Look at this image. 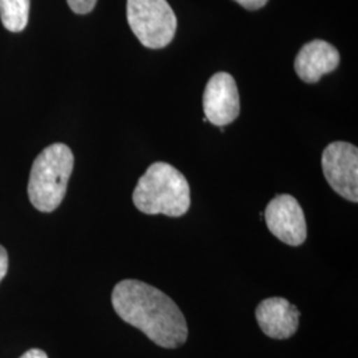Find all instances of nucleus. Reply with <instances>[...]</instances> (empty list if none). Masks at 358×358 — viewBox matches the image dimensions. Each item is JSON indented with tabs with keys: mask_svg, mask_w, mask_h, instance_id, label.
Listing matches in <instances>:
<instances>
[{
	"mask_svg": "<svg viewBox=\"0 0 358 358\" xmlns=\"http://www.w3.org/2000/svg\"><path fill=\"white\" fill-rule=\"evenodd\" d=\"M236 3H239L245 10L250 11H255L259 8H263L268 0H235Z\"/></svg>",
	"mask_w": 358,
	"mask_h": 358,
	"instance_id": "f8f14e48",
	"label": "nucleus"
},
{
	"mask_svg": "<svg viewBox=\"0 0 358 358\" xmlns=\"http://www.w3.org/2000/svg\"><path fill=\"white\" fill-rule=\"evenodd\" d=\"M206 120L217 127H226L234 122L241 112L239 92L234 77L219 72L211 77L203 93Z\"/></svg>",
	"mask_w": 358,
	"mask_h": 358,
	"instance_id": "0eeeda50",
	"label": "nucleus"
},
{
	"mask_svg": "<svg viewBox=\"0 0 358 358\" xmlns=\"http://www.w3.org/2000/svg\"><path fill=\"white\" fill-rule=\"evenodd\" d=\"M31 0H0V19L6 29L22 32L29 17Z\"/></svg>",
	"mask_w": 358,
	"mask_h": 358,
	"instance_id": "9d476101",
	"label": "nucleus"
},
{
	"mask_svg": "<svg viewBox=\"0 0 358 358\" xmlns=\"http://www.w3.org/2000/svg\"><path fill=\"white\" fill-rule=\"evenodd\" d=\"M75 158L64 143H52L38 154L31 169L28 196L41 213H52L64 199Z\"/></svg>",
	"mask_w": 358,
	"mask_h": 358,
	"instance_id": "7ed1b4c3",
	"label": "nucleus"
},
{
	"mask_svg": "<svg viewBox=\"0 0 358 358\" xmlns=\"http://www.w3.org/2000/svg\"><path fill=\"white\" fill-rule=\"evenodd\" d=\"M69 8L77 15H87L92 13L97 0H66Z\"/></svg>",
	"mask_w": 358,
	"mask_h": 358,
	"instance_id": "9b49d317",
	"label": "nucleus"
},
{
	"mask_svg": "<svg viewBox=\"0 0 358 358\" xmlns=\"http://www.w3.org/2000/svg\"><path fill=\"white\" fill-rule=\"evenodd\" d=\"M8 271V254L3 245H0V282L4 279Z\"/></svg>",
	"mask_w": 358,
	"mask_h": 358,
	"instance_id": "ddd939ff",
	"label": "nucleus"
},
{
	"mask_svg": "<svg viewBox=\"0 0 358 358\" xmlns=\"http://www.w3.org/2000/svg\"><path fill=\"white\" fill-rule=\"evenodd\" d=\"M340 64V53L324 40L309 41L294 59V71L300 80L308 84L320 81L321 77L333 72Z\"/></svg>",
	"mask_w": 358,
	"mask_h": 358,
	"instance_id": "1a4fd4ad",
	"label": "nucleus"
},
{
	"mask_svg": "<svg viewBox=\"0 0 358 358\" xmlns=\"http://www.w3.org/2000/svg\"><path fill=\"white\" fill-rule=\"evenodd\" d=\"M115 313L161 348L186 343L187 324L178 306L162 291L140 280H122L112 292Z\"/></svg>",
	"mask_w": 358,
	"mask_h": 358,
	"instance_id": "f257e3e1",
	"label": "nucleus"
},
{
	"mask_svg": "<svg viewBox=\"0 0 358 358\" xmlns=\"http://www.w3.org/2000/svg\"><path fill=\"white\" fill-rule=\"evenodd\" d=\"M324 176L329 186L340 196L357 203L358 150L349 142L329 143L321 158Z\"/></svg>",
	"mask_w": 358,
	"mask_h": 358,
	"instance_id": "39448f33",
	"label": "nucleus"
},
{
	"mask_svg": "<svg viewBox=\"0 0 358 358\" xmlns=\"http://www.w3.org/2000/svg\"><path fill=\"white\" fill-rule=\"evenodd\" d=\"M20 358H48V356L41 349H31V350L26 352Z\"/></svg>",
	"mask_w": 358,
	"mask_h": 358,
	"instance_id": "4468645a",
	"label": "nucleus"
},
{
	"mask_svg": "<svg viewBox=\"0 0 358 358\" xmlns=\"http://www.w3.org/2000/svg\"><path fill=\"white\" fill-rule=\"evenodd\" d=\"M133 203L143 214L182 217L192 203L189 182L176 167L155 162L138 180Z\"/></svg>",
	"mask_w": 358,
	"mask_h": 358,
	"instance_id": "f03ea898",
	"label": "nucleus"
},
{
	"mask_svg": "<svg viewBox=\"0 0 358 358\" xmlns=\"http://www.w3.org/2000/svg\"><path fill=\"white\" fill-rule=\"evenodd\" d=\"M300 312L284 297H269L256 308V320L260 329L271 338L285 340L299 328Z\"/></svg>",
	"mask_w": 358,
	"mask_h": 358,
	"instance_id": "6e6552de",
	"label": "nucleus"
},
{
	"mask_svg": "<svg viewBox=\"0 0 358 358\" xmlns=\"http://www.w3.org/2000/svg\"><path fill=\"white\" fill-rule=\"evenodd\" d=\"M129 26L142 45L161 50L176 36L177 17L166 0H128Z\"/></svg>",
	"mask_w": 358,
	"mask_h": 358,
	"instance_id": "20e7f679",
	"label": "nucleus"
},
{
	"mask_svg": "<svg viewBox=\"0 0 358 358\" xmlns=\"http://www.w3.org/2000/svg\"><path fill=\"white\" fill-rule=\"evenodd\" d=\"M268 230L282 243L300 245L307 239V222L301 206L292 195H276L266 207Z\"/></svg>",
	"mask_w": 358,
	"mask_h": 358,
	"instance_id": "423d86ee",
	"label": "nucleus"
}]
</instances>
